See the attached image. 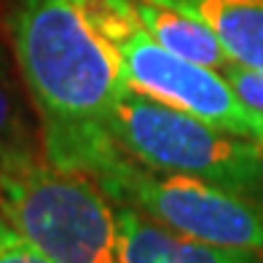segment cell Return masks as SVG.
<instances>
[{
	"label": "cell",
	"instance_id": "9c48e42d",
	"mask_svg": "<svg viewBox=\"0 0 263 263\" xmlns=\"http://www.w3.org/2000/svg\"><path fill=\"white\" fill-rule=\"evenodd\" d=\"M41 148V140L27 124V116L22 110V102L11 86L8 76L0 70V159L8 153Z\"/></svg>",
	"mask_w": 263,
	"mask_h": 263
},
{
	"label": "cell",
	"instance_id": "7a4b0ae2",
	"mask_svg": "<svg viewBox=\"0 0 263 263\" xmlns=\"http://www.w3.org/2000/svg\"><path fill=\"white\" fill-rule=\"evenodd\" d=\"M0 218L54 263H118L113 199L41 148L0 159Z\"/></svg>",
	"mask_w": 263,
	"mask_h": 263
},
{
	"label": "cell",
	"instance_id": "8992f818",
	"mask_svg": "<svg viewBox=\"0 0 263 263\" xmlns=\"http://www.w3.org/2000/svg\"><path fill=\"white\" fill-rule=\"evenodd\" d=\"M113 204L118 220V263H263L260 253L201 242L166 229L126 204Z\"/></svg>",
	"mask_w": 263,
	"mask_h": 263
},
{
	"label": "cell",
	"instance_id": "277c9868",
	"mask_svg": "<svg viewBox=\"0 0 263 263\" xmlns=\"http://www.w3.org/2000/svg\"><path fill=\"white\" fill-rule=\"evenodd\" d=\"M113 54L126 89L180 107L234 135L263 142V116L236 97L220 70L170 51L137 22L126 0H76Z\"/></svg>",
	"mask_w": 263,
	"mask_h": 263
},
{
	"label": "cell",
	"instance_id": "6da1fadb",
	"mask_svg": "<svg viewBox=\"0 0 263 263\" xmlns=\"http://www.w3.org/2000/svg\"><path fill=\"white\" fill-rule=\"evenodd\" d=\"M8 30L19 78L38 113L41 153L91 175L116 151L107 116L124 81L113 54L76 0H16Z\"/></svg>",
	"mask_w": 263,
	"mask_h": 263
},
{
	"label": "cell",
	"instance_id": "30bf717a",
	"mask_svg": "<svg viewBox=\"0 0 263 263\" xmlns=\"http://www.w3.org/2000/svg\"><path fill=\"white\" fill-rule=\"evenodd\" d=\"M220 73L226 76V81L231 83V89L236 91V97L242 100L250 110H255L263 116V73L245 65L231 62L229 67H223Z\"/></svg>",
	"mask_w": 263,
	"mask_h": 263
},
{
	"label": "cell",
	"instance_id": "8fae6325",
	"mask_svg": "<svg viewBox=\"0 0 263 263\" xmlns=\"http://www.w3.org/2000/svg\"><path fill=\"white\" fill-rule=\"evenodd\" d=\"M0 263H54L0 218Z\"/></svg>",
	"mask_w": 263,
	"mask_h": 263
},
{
	"label": "cell",
	"instance_id": "5b68a950",
	"mask_svg": "<svg viewBox=\"0 0 263 263\" xmlns=\"http://www.w3.org/2000/svg\"><path fill=\"white\" fill-rule=\"evenodd\" d=\"M91 177L118 204L210 245L263 255V201L191 175L153 172L113 151Z\"/></svg>",
	"mask_w": 263,
	"mask_h": 263
},
{
	"label": "cell",
	"instance_id": "3957f363",
	"mask_svg": "<svg viewBox=\"0 0 263 263\" xmlns=\"http://www.w3.org/2000/svg\"><path fill=\"white\" fill-rule=\"evenodd\" d=\"M116 148L153 172L191 175L245 194H263V142L234 135L194 113L135 89L118 94L107 116Z\"/></svg>",
	"mask_w": 263,
	"mask_h": 263
},
{
	"label": "cell",
	"instance_id": "ba28073f",
	"mask_svg": "<svg viewBox=\"0 0 263 263\" xmlns=\"http://www.w3.org/2000/svg\"><path fill=\"white\" fill-rule=\"evenodd\" d=\"M212 27L236 65L263 73V0H175Z\"/></svg>",
	"mask_w": 263,
	"mask_h": 263
},
{
	"label": "cell",
	"instance_id": "52a82bcc",
	"mask_svg": "<svg viewBox=\"0 0 263 263\" xmlns=\"http://www.w3.org/2000/svg\"><path fill=\"white\" fill-rule=\"evenodd\" d=\"M126 3L140 25L170 51L212 70H223L234 62L212 27L204 25L194 11L177 6L175 0H126Z\"/></svg>",
	"mask_w": 263,
	"mask_h": 263
}]
</instances>
